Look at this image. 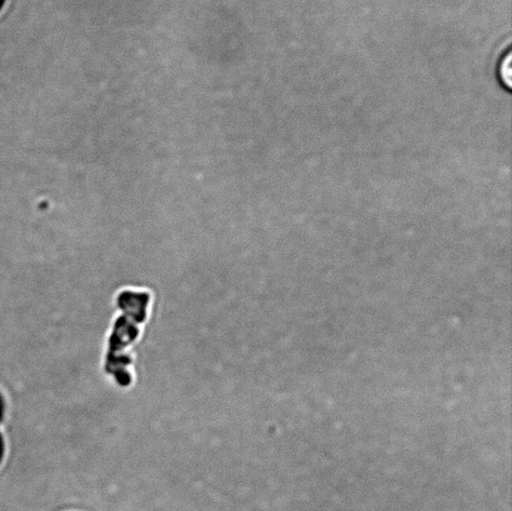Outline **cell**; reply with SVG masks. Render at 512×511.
<instances>
[{"label": "cell", "mask_w": 512, "mask_h": 511, "mask_svg": "<svg viewBox=\"0 0 512 511\" xmlns=\"http://www.w3.org/2000/svg\"><path fill=\"white\" fill-rule=\"evenodd\" d=\"M511 50L508 48L506 50V53L503 55V59L500 60L499 64V78L501 79V82H503L504 87L506 89L511 88V77H512V70H511Z\"/></svg>", "instance_id": "6da1fadb"}, {"label": "cell", "mask_w": 512, "mask_h": 511, "mask_svg": "<svg viewBox=\"0 0 512 511\" xmlns=\"http://www.w3.org/2000/svg\"><path fill=\"white\" fill-rule=\"evenodd\" d=\"M0 455H2V443H0Z\"/></svg>", "instance_id": "7a4b0ae2"}, {"label": "cell", "mask_w": 512, "mask_h": 511, "mask_svg": "<svg viewBox=\"0 0 512 511\" xmlns=\"http://www.w3.org/2000/svg\"><path fill=\"white\" fill-rule=\"evenodd\" d=\"M3 3H4V0H0V8H2Z\"/></svg>", "instance_id": "3957f363"}]
</instances>
